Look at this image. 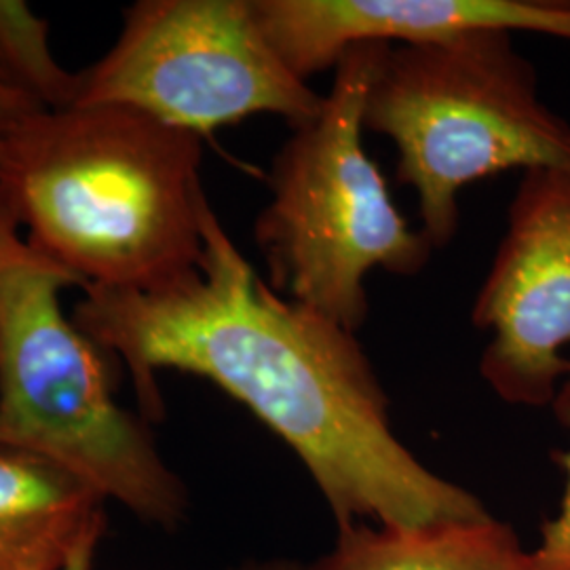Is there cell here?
Returning a JSON list of instances; mask_svg holds the SVG:
<instances>
[{
	"instance_id": "6da1fadb",
	"label": "cell",
	"mask_w": 570,
	"mask_h": 570,
	"mask_svg": "<svg viewBox=\"0 0 570 570\" xmlns=\"http://www.w3.org/2000/svg\"><path fill=\"white\" fill-rule=\"evenodd\" d=\"M82 289L72 320L127 364L146 419L164 416L159 370L212 381L298 454L338 529L489 515L395 435L387 393L357 334L279 296L212 207L195 271L150 289Z\"/></svg>"
},
{
	"instance_id": "7a4b0ae2",
	"label": "cell",
	"mask_w": 570,
	"mask_h": 570,
	"mask_svg": "<svg viewBox=\"0 0 570 570\" xmlns=\"http://www.w3.org/2000/svg\"><path fill=\"white\" fill-rule=\"evenodd\" d=\"M204 138L117 104L0 129V188L28 245L81 287L150 289L195 271L212 207Z\"/></svg>"
},
{
	"instance_id": "3957f363",
	"label": "cell",
	"mask_w": 570,
	"mask_h": 570,
	"mask_svg": "<svg viewBox=\"0 0 570 570\" xmlns=\"http://www.w3.org/2000/svg\"><path fill=\"white\" fill-rule=\"evenodd\" d=\"M387 42L348 47L322 112L292 129L271 171V199L254 225L268 285L357 334L370 315L366 277L425 271L433 245L407 226L362 142L370 81Z\"/></svg>"
},
{
	"instance_id": "277c9868",
	"label": "cell",
	"mask_w": 570,
	"mask_h": 570,
	"mask_svg": "<svg viewBox=\"0 0 570 570\" xmlns=\"http://www.w3.org/2000/svg\"><path fill=\"white\" fill-rule=\"evenodd\" d=\"M364 131L395 144V178L414 188L433 249L454 242L468 184L570 167V122L541 100L534 63L505 30L391 45L367 87Z\"/></svg>"
},
{
	"instance_id": "5b68a950",
	"label": "cell",
	"mask_w": 570,
	"mask_h": 570,
	"mask_svg": "<svg viewBox=\"0 0 570 570\" xmlns=\"http://www.w3.org/2000/svg\"><path fill=\"white\" fill-rule=\"evenodd\" d=\"M79 285L30 245L0 268V444L35 452L144 522L176 529L183 480L150 431L117 402L96 345L61 311Z\"/></svg>"
},
{
	"instance_id": "8992f818",
	"label": "cell",
	"mask_w": 570,
	"mask_h": 570,
	"mask_svg": "<svg viewBox=\"0 0 570 570\" xmlns=\"http://www.w3.org/2000/svg\"><path fill=\"white\" fill-rule=\"evenodd\" d=\"M324 102L266 41L252 0H140L115 47L82 72L77 106H129L204 138L256 115L294 129Z\"/></svg>"
},
{
	"instance_id": "52a82bcc",
	"label": "cell",
	"mask_w": 570,
	"mask_h": 570,
	"mask_svg": "<svg viewBox=\"0 0 570 570\" xmlns=\"http://www.w3.org/2000/svg\"><path fill=\"white\" fill-rule=\"evenodd\" d=\"M471 324L490 334L487 385L511 406H551L570 379V167L522 174Z\"/></svg>"
},
{
	"instance_id": "ba28073f",
	"label": "cell",
	"mask_w": 570,
	"mask_h": 570,
	"mask_svg": "<svg viewBox=\"0 0 570 570\" xmlns=\"http://www.w3.org/2000/svg\"><path fill=\"white\" fill-rule=\"evenodd\" d=\"M266 41L303 81L360 42L444 41L478 30L570 41V2L548 0H252Z\"/></svg>"
},
{
	"instance_id": "9c48e42d",
	"label": "cell",
	"mask_w": 570,
	"mask_h": 570,
	"mask_svg": "<svg viewBox=\"0 0 570 570\" xmlns=\"http://www.w3.org/2000/svg\"><path fill=\"white\" fill-rule=\"evenodd\" d=\"M104 501L35 452L0 444V570H63L104 534Z\"/></svg>"
},
{
	"instance_id": "30bf717a",
	"label": "cell",
	"mask_w": 570,
	"mask_h": 570,
	"mask_svg": "<svg viewBox=\"0 0 570 570\" xmlns=\"http://www.w3.org/2000/svg\"><path fill=\"white\" fill-rule=\"evenodd\" d=\"M308 570H532L510 524L480 520L440 522L416 529L367 527L338 529L336 546Z\"/></svg>"
},
{
	"instance_id": "8fae6325",
	"label": "cell",
	"mask_w": 570,
	"mask_h": 570,
	"mask_svg": "<svg viewBox=\"0 0 570 570\" xmlns=\"http://www.w3.org/2000/svg\"><path fill=\"white\" fill-rule=\"evenodd\" d=\"M0 58L16 87L47 110L79 104L82 72H68L49 45V23L21 0H0Z\"/></svg>"
},
{
	"instance_id": "7c38bea8",
	"label": "cell",
	"mask_w": 570,
	"mask_h": 570,
	"mask_svg": "<svg viewBox=\"0 0 570 570\" xmlns=\"http://www.w3.org/2000/svg\"><path fill=\"white\" fill-rule=\"evenodd\" d=\"M551 407L558 423L570 433V379L558 389ZM556 461L567 471V489L558 515L541 527L539 548L530 551L532 570H570V450L558 452Z\"/></svg>"
},
{
	"instance_id": "4fadbf2b",
	"label": "cell",
	"mask_w": 570,
	"mask_h": 570,
	"mask_svg": "<svg viewBox=\"0 0 570 570\" xmlns=\"http://www.w3.org/2000/svg\"><path fill=\"white\" fill-rule=\"evenodd\" d=\"M20 218L13 205L0 188V268L9 265L28 247V242L20 237Z\"/></svg>"
},
{
	"instance_id": "5bb4252c",
	"label": "cell",
	"mask_w": 570,
	"mask_h": 570,
	"mask_svg": "<svg viewBox=\"0 0 570 570\" xmlns=\"http://www.w3.org/2000/svg\"><path fill=\"white\" fill-rule=\"evenodd\" d=\"M45 110L41 104L32 100L30 96L21 91H7L0 89V129H4L11 122L20 121L23 117Z\"/></svg>"
},
{
	"instance_id": "9a60e30c",
	"label": "cell",
	"mask_w": 570,
	"mask_h": 570,
	"mask_svg": "<svg viewBox=\"0 0 570 570\" xmlns=\"http://www.w3.org/2000/svg\"><path fill=\"white\" fill-rule=\"evenodd\" d=\"M102 537H96L91 541H87L81 550L77 551V556L70 560V564L63 570H94V560L98 553V546H100Z\"/></svg>"
},
{
	"instance_id": "2e32d148",
	"label": "cell",
	"mask_w": 570,
	"mask_h": 570,
	"mask_svg": "<svg viewBox=\"0 0 570 570\" xmlns=\"http://www.w3.org/2000/svg\"><path fill=\"white\" fill-rule=\"evenodd\" d=\"M230 570H308L298 562H289V560H273V562H249L244 567Z\"/></svg>"
},
{
	"instance_id": "e0dca14e",
	"label": "cell",
	"mask_w": 570,
	"mask_h": 570,
	"mask_svg": "<svg viewBox=\"0 0 570 570\" xmlns=\"http://www.w3.org/2000/svg\"><path fill=\"white\" fill-rule=\"evenodd\" d=\"M0 89H7V91H20V89L16 87L13 79L9 77V70H7V66H4L2 58H0ZM21 94H23V91H21Z\"/></svg>"
}]
</instances>
